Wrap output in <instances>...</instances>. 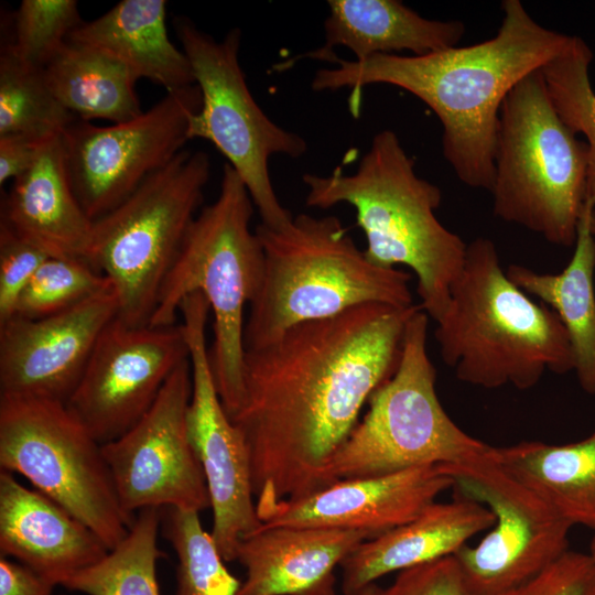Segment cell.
Returning a JSON list of instances; mask_svg holds the SVG:
<instances>
[{"instance_id": "obj_1", "label": "cell", "mask_w": 595, "mask_h": 595, "mask_svg": "<svg viewBox=\"0 0 595 595\" xmlns=\"http://www.w3.org/2000/svg\"><path fill=\"white\" fill-rule=\"evenodd\" d=\"M419 309L366 304L245 350L244 401L230 420L248 447L258 517L324 488L327 463L396 371Z\"/></svg>"}, {"instance_id": "obj_2", "label": "cell", "mask_w": 595, "mask_h": 595, "mask_svg": "<svg viewBox=\"0 0 595 595\" xmlns=\"http://www.w3.org/2000/svg\"><path fill=\"white\" fill-rule=\"evenodd\" d=\"M497 34L484 42L425 55L378 54L363 61L334 55L318 69L316 91L349 87L350 111L359 91L372 84L400 87L428 105L443 127V154L464 184L491 190L502 102L527 75L541 69L571 43L570 35L540 25L520 0L501 3Z\"/></svg>"}, {"instance_id": "obj_3", "label": "cell", "mask_w": 595, "mask_h": 595, "mask_svg": "<svg viewBox=\"0 0 595 595\" xmlns=\"http://www.w3.org/2000/svg\"><path fill=\"white\" fill-rule=\"evenodd\" d=\"M303 182L310 207L353 206L369 261L383 268L409 267L418 279L420 306L434 321L442 316L467 244L437 219L441 190L418 176L414 161L392 130L372 138L354 173L337 167L324 176L306 173Z\"/></svg>"}, {"instance_id": "obj_4", "label": "cell", "mask_w": 595, "mask_h": 595, "mask_svg": "<svg viewBox=\"0 0 595 595\" xmlns=\"http://www.w3.org/2000/svg\"><path fill=\"white\" fill-rule=\"evenodd\" d=\"M435 322L442 359L462 382L527 390L547 370L560 375L574 370L562 321L508 278L488 238L467 244L448 304Z\"/></svg>"}, {"instance_id": "obj_5", "label": "cell", "mask_w": 595, "mask_h": 595, "mask_svg": "<svg viewBox=\"0 0 595 595\" xmlns=\"http://www.w3.org/2000/svg\"><path fill=\"white\" fill-rule=\"evenodd\" d=\"M260 289L249 304L244 346L267 345L286 329L366 304L413 305L410 274L366 257L335 216H293L280 228L260 224Z\"/></svg>"}, {"instance_id": "obj_6", "label": "cell", "mask_w": 595, "mask_h": 595, "mask_svg": "<svg viewBox=\"0 0 595 595\" xmlns=\"http://www.w3.org/2000/svg\"><path fill=\"white\" fill-rule=\"evenodd\" d=\"M252 214L246 185L225 163L218 197L193 220L149 324L174 325L188 294L205 296L214 317L210 368L230 419L244 401L245 307L255 300L263 273L262 246L250 229Z\"/></svg>"}, {"instance_id": "obj_7", "label": "cell", "mask_w": 595, "mask_h": 595, "mask_svg": "<svg viewBox=\"0 0 595 595\" xmlns=\"http://www.w3.org/2000/svg\"><path fill=\"white\" fill-rule=\"evenodd\" d=\"M561 119L542 69L505 98L495 151L494 214L553 245L575 244L586 196L587 147Z\"/></svg>"}, {"instance_id": "obj_8", "label": "cell", "mask_w": 595, "mask_h": 595, "mask_svg": "<svg viewBox=\"0 0 595 595\" xmlns=\"http://www.w3.org/2000/svg\"><path fill=\"white\" fill-rule=\"evenodd\" d=\"M429 315L408 321L399 365L370 397L368 410L323 473L324 487L429 465H463L490 457L495 447L462 430L437 397L428 350Z\"/></svg>"}, {"instance_id": "obj_9", "label": "cell", "mask_w": 595, "mask_h": 595, "mask_svg": "<svg viewBox=\"0 0 595 595\" xmlns=\"http://www.w3.org/2000/svg\"><path fill=\"white\" fill-rule=\"evenodd\" d=\"M209 175L208 154L184 149L93 221L85 260L109 280L118 301L117 317L126 324H150Z\"/></svg>"}, {"instance_id": "obj_10", "label": "cell", "mask_w": 595, "mask_h": 595, "mask_svg": "<svg viewBox=\"0 0 595 595\" xmlns=\"http://www.w3.org/2000/svg\"><path fill=\"white\" fill-rule=\"evenodd\" d=\"M0 467L24 476L109 551L134 522L119 501L101 444L65 402L0 396Z\"/></svg>"}, {"instance_id": "obj_11", "label": "cell", "mask_w": 595, "mask_h": 595, "mask_svg": "<svg viewBox=\"0 0 595 595\" xmlns=\"http://www.w3.org/2000/svg\"><path fill=\"white\" fill-rule=\"evenodd\" d=\"M174 28L202 95L201 108L190 120L188 139H205L226 158L246 185L261 224L284 226L293 215L274 192L269 160L275 154L300 158L307 150L306 141L274 123L255 100L239 63V29L215 40L185 17H177Z\"/></svg>"}, {"instance_id": "obj_12", "label": "cell", "mask_w": 595, "mask_h": 595, "mask_svg": "<svg viewBox=\"0 0 595 595\" xmlns=\"http://www.w3.org/2000/svg\"><path fill=\"white\" fill-rule=\"evenodd\" d=\"M494 454L463 465H441L457 495L486 506L494 515L490 531L457 558L474 595H497L521 585L566 551L572 524L532 489L502 469Z\"/></svg>"}, {"instance_id": "obj_13", "label": "cell", "mask_w": 595, "mask_h": 595, "mask_svg": "<svg viewBox=\"0 0 595 595\" xmlns=\"http://www.w3.org/2000/svg\"><path fill=\"white\" fill-rule=\"evenodd\" d=\"M201 105V90L195 84L166 93L134 119L109 126L75 120L64 130L69 181L93 221L117 207L184 150L190 120Z\"/></svg>"}, {"instance_id": "obj_14", "label": "cell", "mask_w": 595, "mask_h": 595, "mask_svg": "<svg viewBox=\"0 0 595 595\" xmlns=\"http://www.w3.org/2000/svg\"><path fill=\"white\" fill-rule=\"evenodd\" d=\"M178 312L183 317L192 370L188 436L209 494L210 534L221 558L230 562L237 559L241 539L262 524L253 501L250 456L214 381L205 335L210 312L208 302L201 292H193L182 301Z\"/></svg>"}, {"instance_id": "obj_15", "label": "cell", "mask_w": 595, "mask_h": 595, "mask_svg": "<svg viewBox=\"0 0 595 595\" xmlns=\"http://www.w3.org/2000/svg\"><path fill=\"white\" fill-rule=\"evenodd\" d=\"M190 357L169 377L149 411L118 439L101 444L122 508L202 511L210 507L205 476L187 431Z\"/></svg>"}, {"instance_id": "obj_16", "label": "cell", "mask_w": 595, "mask_h": 595, "mask_svg": "<svg viewBox=\"0 0 595 595\" xmlns=\"http://www.w3.org/2000/svg\"><path fill=\"white\" fill-rule=\"evenodd\" d=\"M188 357L182 323L130 326L116 316L100 333L66 404L98 443H108L140 421Z\"/></svg>"}, {"instance_id": "obj_17", "label": "cell", "mask_w": 595, "mask_h": 595, "mask_svg": "<svg viewBox=\"0 0 595 595\" xmlns=\"http://www.w3.org/2000/svg\"><path fill=\"white\" fill-rule=\"evenodd\" d=\"M112 286L63 312L0 324V396L67 403L94 346L117 316Z\"/></svg>"}, {"instance_id": "obj_18", "label": "cell", "mask_w": 595, "mask_h": 595, "mask_svg": "<svg viewBox=\"0 0 595 595\" xmlns=\"http://www.w3.org/2000/svg\"><path fill=\"white\" fill-rule=\"evenodd\" d=\"M453 485L441 465L342 479L307 496L280 501L259 519L266 527L364 530L375 538L414 519Z\"/></svg>"}, {"instance_id": "obj_19", "label": "cell", "mask_w": 595, "mask_h": 595, "mask_svg": "<svg viewBox=\"0 0 595 595\" xmlns=\"http://www.w3.org/2000/svg\"><path fill=\"white\" fill-rule=\"evenodd\" d=\"M374 536L364 530L261 524L237 559L247 577L237 595H336L335 567Z\"/></svg>"}, {"instance_id": "obj_20", "label": "cell", "mask_w": 595, "mask_h": 595, "mask_svg": "<svg viewBox=\"0 0 595 595\" xmlns=\"http://www.w3.org/2000/svg\"><path fill=\"white\" fill-rule=\"evenodd\" d=\"M0 551L55 585L109 552L85 523L4 470L0 473Z\"/></svg>"}, {"instance_id": "obj_21", "label": "cell", "mask_w": 595, "mask_h": 595, "mask_svg": "<svg viewBox=\"0 0 595 595\" xmlns=\"http://www.w3.org/2000/svg\"><path fill=\"white\" fill-rule=\"evenodd\" d=\"M494 522L493 512L472 499L434 501L411 521L360 543L340 564L343 593L358 595L383 575L455 555Z\"/></svg>"}, {"instance_id": "obj_22", "label": "cell", "mask_w": 595, "mask_h": 595, "mask_svg": "<svg viewBox=\"0 0 595 595\" xmlns=\"http://www.w3.org/2000/svg\"><path fill=\"white\" fill-rule=\"evenodd\" d=\"M1 224L50 257L85 259L93 220L73 191L62 134L47 140L33 165L13 180Z\"/></svg>"}, {"instance_id": "obj_23", "label": "cell", "mask_w": 595, "mask_h": 595, "mask_svg": "<svg viewBox=\"0 0 595 595\" xmlns=\"http://www.w3.org/2000/svg\"><path fill=\"white\" fill-rule=\"evenodd\" d=\"M325 43L304 58L329 61L336 46L355 61L408 50L425 55L454 47L465 33L459 21L429 20L398 0H329Z\"/></svg>"}, {"instance_id": "obj_24", "label": "cell", "mask_w": 595, "mask_h": 595, "mask_svg": "<svg viewBox=\"0 0 595 595\" xmlns=\"http://www.w3.org/2000/svg\"><path fill=\"white\" fill-rule=\"evenodd\" d=\"M165 0H122L99 18L83 22L69 41L102 51L166 93L195 85L185 53L169 37Z\"/></svg>"}, {"instance_id": "obj_25", "label": "cell", "mask_w": 595, "mask_h": 595, "mask_svg": "<svg viewBox=\"0 0 595 595\" xmlns=\"http://www.w3.org/2000/svg\"><path fill=\"white\" fill-rule=\"evenodd\" d=\"M595 203L585 198L577 224L574 253L560 273H539L510 264L506 273L523 292L537 296L562 321L581 387L595 393V238L591 219Z\"/></svg>"}, {"instance_id": "obj_26", "label": "cell", "mask_w": 595, "mask_h": 595, "mask_svg": "<svg viewBox=\"0 0 595 595\" xmlns=\"http://www.w3.org/2000/svg\"><path fill=\"white\" fill-rule=\"evenodd\" d=\"M495 459L572 527L595 531V432L563 445L524 441L496 447Z\"/></svg>"}, {"instance_id": "obj_27", "label": "cell", "mask_w": 595, "mask_h": 595, "mask_svg": "<svg viewBox=\"0 0 595 595\" xmlns=\"http://www.w3.org/2000/svg\"><path fill=\"white\" fill-rule=\"evenodd\" d=\"M43 73L55 98L78 120L118 123L143 112L137 77L121 62L91 46L68 40Z\"/></svg>"}, {"instance_id": "obj_28", "label": "cell", "mask_w": 595, "mask_h": 595, "mask_svg": "<svg viewBox=\"0 0 595 595\" xmlns=\"http://www.w3.org/2000/svg\"><path fill=\"white\" fill-rule=\"evenodd\" d=\"M161 508L138 512L127 537L100 561L62 581L60 585L87 595H160L156 562Z\"/></svg>"}, {"instance_id": "obj_29", "label": "cell", "mask_w": 595, "mask_h": 595, "mask_svg": "<svg viewBox=\"0 0 595 595\" xmlns=\"http://www.w3.org/2000/svg\"><path fill=\"white\" fill-rule=\"evenodd\" d=\"M78 120L55 98L43 69L22 64L7 47L0 55V136L62 134Z\"/></svg>"}, {"instance_id": "obj_30", "label": "cell", "mask_w": 595, "mask_h": 595, "mask_svg": "<svg viewBox=\"0 0 595 595\" xmlns=\"http://www.w3.org/2000/svg\"><path fill=\"white\" fill-rule=\"evenodd\" d=\"M198 513L181 508L162 509L163 534L177 558L175 595H237L241 583L224 564Z\"/></svg>"}, {"instance_id": "obj_31", "label": "cell", "mask_w": 595, "mask_h": 595, "mask_svg": "<svg viewBox=\"0 0 595 595\" xmlns=\"http://www.w3.org/2000/svg\"><path fill=\"white\" fill-rule=\"evenodd\" d=\"M593 53L573 36L570 45L541 69L552 104L564 123L583 134L587 147L586 196L595 203V91L589 79Z\"/></svg>"}, {"instance_id": "obj_32", "label": "cell", "mask_w": 595, "mask_h": 595, "mask_svg": "<svg viewBox=\"0 0 595 595\" xmlns=\"http://www.w3.org/2000/svg\"><path fill=\"white\" fill-rule=\"evenodd\" d=\"M110 288L109 280L85 259L48 257L20 294L13 316L46 317Z\"/></svg>"}, {"instance_id": "obj_33", "label": "cell", "mask_w": 595, "mask_h": 595, "mask_svg": "<svg viewBox=\"0 0 595 595\" xmlns=\"http://www.w3.org/2000/svg\"><path fill=\"white\" fill-rule=\"evenodd\" d=\"M83 22L75 0H23L4 47L22 64L43 69Z\"/></svg>"}, {"instance_id": "obj_34", "label": "cell", "mask_w": 595, "mask_h": 595, "mask_svg": "<svg viewBox=\"0 0 595 595\" xmlns=\"http://www.w3.org/2000/svg\"><path fill=\"white\" fill-rule=\"evenodd\" d=\"M48 257L0 223V324L13 316L20 294Z\"/></svg>"}, {"instance_id": "obj_35", "label": "cell", "mask_w": 595, "mask_h": 595, "mask_svg": "<svg viewBox=\"0 0 595 595\" xmlns=\"http://www.w3.org/2000/svg\"><path fill=\"white\" fill-rule=\"evenodd\" d=\"M497 595H595V565L588 553L569 550L532 580Z\"/></svg>"}, {"instance_id": "obj_36", "label": "cell", "mask_w": 595, "mask_h": 595, "mask_svg": "<svg viewBox=\"0 0 595 595\" xmlns=\"http://www.w3.org/2000/svg\"><path fill=\"white\" fill-rule=\"evenodd\" d=\"M380 595H474L455 555L398 572Z\"/></svg>"}, {"instance_id": "obj_37", "label": "cell", "mask_w": 595, "mask_h": 595, "mask_svg": "<svg viewBox=\"0 0 595 595\" xmlns=\"http://www.w3.org/2000/svg\"><path fill=\"white\" fill-rule=\"evenodd\" d=\"M51 138L22 133L0 136V184L10 178L15 180L26 172Z\"/></svg>"}, {"instance_id": "obj_38", "label": "cell", "mask_w": 595, "mask_h": 595, "mask_svg": "<svg viewBox=\"0 0 595 595\" xmlns=\"http://www.w3.org/2000/svg\"><path fill=\"white\" fill-rule=\"evenodd\" d=\"M53 584L31 567L0 558V595H52Z\"/></svg>"}, {"instance_id": "obj_39", "label": "cell", "mask_w": 595, "mask_h": 595, "mask_svg": "<svg viewBox=\"0 0 595 595\" xmlns=\"http://www.w3.org/2000/svg\"><path fill=\"white\" fill-rule=\"evenodd\" d=\"M382 588H380L376 583L367 586L358 595H380Z\"/></svg>"}, {"instance_id": "obj_40", "label": "cell", "mask_w": 595, "mask_h": 595, "mask_svg": "<svg viewBox=\"0 0 595 595\" xmlns=\"http://www.w3.org/2000/svg\"><path fill=\"white\" fill-rule=\"evenodd\" d=\"M588 555L591 556L594 565H595V534H594V538L592 539V542H591V545H589V552H588Z\"/></svg>"}, {"instance_id": "obj_41", "label": "cell", "mask_w": 595, "mask_h": 595, "mask_svg": "<svg viewBox=\"0 0 595 595\" xmlns=\"http://www.w3.org/2000/svg\"><path fill=\"white\" fill-rule=\"evenodd\" d=\"M591 230H592V234H593V236L595 238V210H594V213L592 215V219H591Z\"/></svg>"}]
</instances>
